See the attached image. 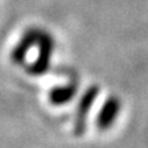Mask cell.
Instances as JSON below:
<instances>
[{"label":"cell","instance_id":"cell-1","mask_svg":"<svg viewBox=\"0 0 148 148\" xmlns=\"http://www.w3.org/2000/svg\"><path fill=\"white\" fill-rule=\"evenodd\" d=\"M37 47H38V55H37L36 60L34 63L27 66V73L32 75H41V74L47 73L49 64H51V56L55 49V40L47 30L41 29Z\"/></svg>","mask_w":148,"mask_h":148},{"label":"cell","instance_id":"cell-3","mask_svg":"<svg viewBox=\"0 0 148 148\" xmlns=\"http://www.w3.org/2000/svg\"><path fill=\"white\" fill-rule=\"evenodd\" d=\"M40 33H41V29H40V27H30V29H27L26 32L23 33L22 38L19 40V42L16 44L15 48H14L12 52H11V59H12L14 63L22 64L25 62L29 49H30L33 45H37Z\"/></svg>","mask_w":148,"mask_h":148},{"label":"cell","instance_id":"cell-5","mask_svg":"<svg viewBox=\"0 0 148 148\" xmlns=\"http://www.w3.org/2000/svg\"><path fill=\"white\" fill-rule=\"evenodd\" d=\"M77 90H78V82H75L73 79L63 86L52 88L49 92V101L53 106H63L66 103H69L75 96Z\"/></svg>","mask_w":148,"mask_h":148},{"label":"cell","instance_id":"cell-4","mask_svg":"<svg viewBox=\"0 0 148 148\" xmlns=\"http://www.w3.org/2000/svg\"><path fill=\"white\" fill-rule=\"evenodd\" d=\"M121 101L118 97L115 96H111L108 97L104 104L101 106L100 111H99V115L96 118V125L97 129L100 130H107L112 126V123L115 122V119L118 118V114L121 111Z\"/></svg>","mask_w":148,"mask_h":148},{"label":"cell","instance_id":"cell-2","mask_svg":"<svg viewBox=\"0 0 148 148\" xmlns=\"http://www.w3.org/2000/svg\"><path fill=\"white\" fill-rule=\"evenodd\" d=\"M99 95V88L96 85H92L84 92L78 101V107L75 110V118H74V134L81 136L86 129V118L90 108L95 103V99Z\"/></svg>","mask_w":148,"mask_h":148}]
</instances>
